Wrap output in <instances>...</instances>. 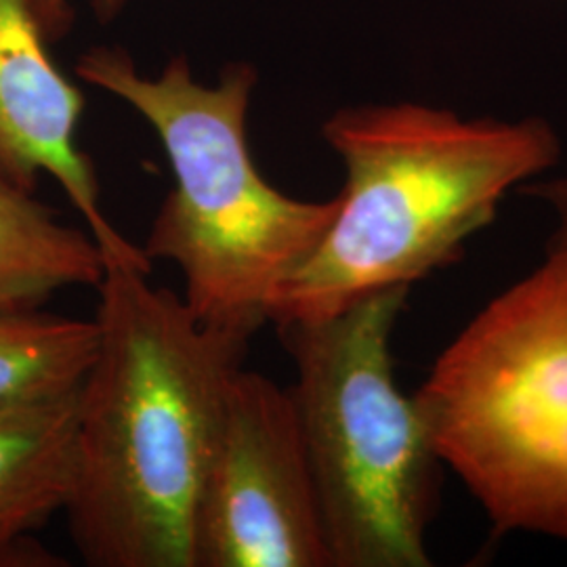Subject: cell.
Returning <instances> with one entry per match:
<instances>
[{
    "instance_id": "obj_3",
    "label": "cell",
    "mask_w": 567,
    "mask_h": 567,
    "mask_svg": "<svg viewBox=\"0 0 567 567\" xmlns=\"http://www.w3.org/2000/svg\"><path fill=\"white\" fill-rule=\"evenodd\" d=\"M82 81L116 95L154 126L175 175L143 246L182 271L183 301L198 322L250 341L290 274L324 238L339 198L297 200L257 171L248 105L257 74L229 65L215 86L196 81L185 58L147 79L118 49H93Z\"/></svg>"
},
{
    "instance_id": "obj_7",
    "label": "cell",
    "mask_w": 567,
    "mask_h": 567,
    "mask_svg": "<svg viewBox=\"0 0 567 567\" xmlns=\"http://www.w3.org/2000/svg\"><path fill=\"white\" fill-rule=\"evenodd\" d=\"M47 42L30 0H0V179L34 194L39 175H51L89 225L105 267L150 274L143 248L103 215L95 166L76 143L84 95Z\"/></svg>"
},
{
    "instance_id": "obj_6",
    "label": "cell",
    "mask_w": 567,
    "mask_h": 567,
    "mask_svg": "<svg viewBox=\"0 0 567 567\" xmlns=\"http://www.w3.org/2000/svg\"><path fill=\"white\" fill-rule=\"evenodd\" d=\"M194 567H330L290 389L238 368L194 522Z\"/></svg>"
},
{
    "instance_id": "obj_5",
    "label": "cell",
    "mask_w": 567,
    "mask_h": 567,
    "mask_svg": "<svg viewBox=\"0 0 567 567\" xmlns=\"http://www.w3.org/2000/svg\"><path fill=\"white\" fill-rule=\"evenodd\" d=\"M414 400L496 536L567 540V252L492 299Z\"/></svg>"
},
{
    "instance_id": "obj_10",
    "label": "cell",
    "mask_w": 567,
    "mask_h": 567,
    "mask_svg": "<svg viewBox=\"0 0 567 567\" xmlns=\"http://www.w3.org/2000/svg\"><path fill=\"white\" fill-rule=\"evenodd\" d=\"M95 320H72L41 309L0 311V405L79 386L93 364Z\"/></svg>"
},
{
    "instance_id": "obj_1",
    "label": "cell",
    "mask_w": 567,
    "mask_h": 567,
    "mask_svg": "<svg viewBox=\"0 0 567 567\" xmlns=\"http://www.w3.org/2000/svg\"><path fill=\"white\" fill-rule=\"evenodd\" d=\"M110 265L82 379L68 529L91 567H194V522L246 339Z\"/></svg>"
},
{
    "instance_id": "obj_12",
    "label": "cell",
    "mask_w": 567,
    "mask_h": 567,
    "mask_svg": "<svg viewBox=\"0 0 567 567\" xmlns=\"http://www.w3.org/2000/svg\"><path fill=\"white\" fill-rule=\"evenodd\" d=\"M522 192L553 206L557 215V227L548 238L547 252H567V175L553 182L524 185Z\"/></svg>"
},
{
    "instance_id": "obj_2",
    "label": "cell",
    "mask_w": 567,
    "mask_h": 567,
    "mask_svg": "<svg viewBox=\"0 0 567 567\" xmlns=\"http://www.w3.org/2000/svg\"><path fill=\"white\" fill-rule=\"evenodd\" d=\"M324 140L347 173L339 210L278 288L274 326L320 322L458 261L508 189L561 154L540 118L463 121L419 103L344 107L326 121Z\"/></svg>"
},
{
    "instance_id": "obj_9",
    "label": "cell",
    "mask_w": 567,
    "mask_h": 567,
    "mask_svg": "<svg viewBox=\"0 0 567 567\" xmlns=\"http://www.w3.org/2000/svg\"><path fill=\"white\" fill-rule=\"evenodd\" d=\"M105 259L91 234L0 179V311L41 309L55 292L97 288Z\"/></svg>"
},
{
    "instance_id": "obj_4",
    "label": "cell",
    "mask_w": 567,
    "mask_h": 567,
    "mask_svg": "<svg viewBox=\"0 0 567 567\" xmlns=\"http://www.w3.org/2000/svg\"><path fill=\"white\" fill-rule=\"evenodd\" d=\"M410 286L368 295L320 322L276 326L330 567H429L442 458L414 395L395 383L391 334Z\"/></svg>"
},
{
    "instance_id": "obj_8",
    "label": "cell",
    "mask_w": 567,
    "mask_h": 567,
    "mask_svg": "<svg viewBox=\"0 0 567 567\" xmlns=\"http://www.w3.org/2000/svg\"><path fill=\"white\" fill-rule=\"evenodd\" d=\"M79 391L0 405V567L60 566L34 534L74 487Z\"/></svg>"
},
{
    "instance_id": "obj_11",
    "label": "cell",
    "mask_w": 567,
    "mask_h": 567,
    "mask_svg": "<svg viewBox=\"0 0 567 567\" xmlns=\"http://www.w3.org/2000/svg\"><path fill=\"white\" fill-rule=\"evenodd\" d=\"M30 2L47 41H58L70 30L72 25L70 0H30ZM122 4L124 0H95V9L103 20H112Z\"/></svg>"
}]
</instances>
